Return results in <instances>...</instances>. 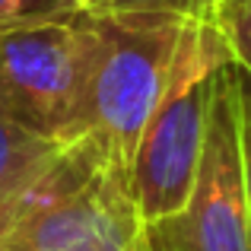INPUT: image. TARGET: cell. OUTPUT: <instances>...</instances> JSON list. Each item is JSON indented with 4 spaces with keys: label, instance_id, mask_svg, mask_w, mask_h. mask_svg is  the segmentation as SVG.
Returning a JSON list of instances; mask_svg holds the SVG:
<instances>
[{
    "label": "cell",
    "instance_id": "obj_1",
    "mask_svg": "<svg viewBox=\"0 0 251 251\" xmlns=\"http://www.w3.org/2000/svg\"><path fill=\"white\" fill-rule=\"evenodd\" d=\"M0 251H153L130 166L89 130L0 207Z\"/></svg>",
    "mask_w": 251,
    "mask_h": 251
},
{
    "label": "cell",
    "instance_id": "obj_2",
    "mask_svg": "<svg viewBox=\"0 0 251 251\" xmlns=\"http://www.w3.org/2000/svg\"><path fill=\"white\" fill-rule=\"evenodd\" d=\"M226 64L232 61L216 23H191L175 74L130 159V188L147 226L175 216L194 191L207 150L216 76Z\"/></svg>",
    "mask_w": 251,
    "mask_h": 251
},
{
    "label": "cell",
    "instance_id": "obj_3",
    "mask_svg": "<svg viewBox=\"0 0 251 251\" xmlns=\"http://www.w3.org/2000/svg\"><path fill=\"white\" fill-rule=\"evenodd\" d=\"M99 48L102 35L89 13L0 32V105L54 143L89 134Z\"/></svg>",
    "mask_w": 251,
    "mask_h": 251
},
{
    "label": "cell",
    "instance_id": "obj_4",
    "mask_svg": "<svg viewBox=\"0 0 251 251\" xmlns=\"http://www.w3.org/2000/svg\"><path fill=\"white\" fill-rule=\"evenodd\" d=\"M89 16L102 35L89 99V130L108 140L130 166L137 140L175 74L191 23L159 16Z\"/></svg>",
    "mask_w": 251,
    "mask_h": 251
},
{
    "label": "cell",
    "instance_id": "obj_5",
    "mask_svg": "<svg viewBox=\"0 0 251 251\" xmlns=\"http://www.w3.org/2000/svg\"><path fill=\"white\" fill-rule=\"evenodd\" d=\"M153 251H251V213L242 162V74L226 64L216 76L210 134L188 203L147 226Z\"/></svg>",
    "mask_w": 251,
    "mask_h": 251
},
{
    "label": "cell",
    "instance_id": "obj_6",
    "mask_svg": "<svg viewBox=\"0 0 251 251\" xmlns=\"http://www.w3.org/2000/svg\"><path fill=\"white\" fill-rule=\"evenodd\" d=\"M61 147L64 143H54L35 130L23 127L0 105V207L48 166Z\"/></svg>",
    "mask_w": 251,
    "mask_h": 251
},
{
    "label": "cell",
    "instance_id": "obj_7",
    "mask_svg": "<svg viewBox=\"0 0 251 251\" xmlns=\"http://www.w3.org/2000/svg\"><path fill=\"white\" fill-rule=\"evenodd\" d=\"M220 0H86L96 16H159L184 23H216Z\"/></svg>",
    "mask_w": 251,
    "mask_h": 251
},
{
    "label": "cell",
    "instance_id": "obj_8",
    "mask_svg": "<svg viewBox=\"0 0 251 251\" xmlns=\"http://www.w3.org/2000/svg\"><path fill=\"white\" fill-rule=\"evenodd\" d=\"M216 32L226 45L232 67L251 76V0H220Z\"/></svg>",
    "mask_w": 251,
    "mask_h": 251
},
{
    "label": "cell",
    "instance_id": "obj_9",
    "mask_svg": "<svg viewBox=\"0 0 251 251\" xmlns=\"http://www.w3.org/2000/svg\"><path fill=\"white\" fill-rule=\"evenodd\" d=\"M86 13V0H0V32L70 19Z\"/></svg>",
    "mask_w": 251,
    "mask_h": 251
},
{
    "label": "cell",
    "instance_id": "obj_10",
    "mask_svg": "<svg viewBox=\"0 0 251 251\" xmlns=\"http://www.w3.org/2000/svg\"><path fill=\"white\" fill-rule=\"evenodd\" d=\"M242 162H245V194L251 213V80L245 74H242Z\"/></svg>",
    "mask_w": 251,
    "mask_h": 251
},
{
    "label": "cell",
    "instance_id": "obj_11",
    "mask_svg": "<svg viewBox=\"0 0 251 251\" xmlns=\"http://www.w3.org/2000/svg\"><path fill=\"white\" fill-rule=\"evenodd\" d=\"M248 80H251V76H248Z\"/></svg>",
    "mask_w": 251,
    "mask_h": 251
}]
</instances>
